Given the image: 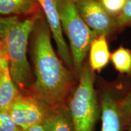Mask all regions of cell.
<instances>
[{
    "instance_id": "obj_1",
    "label": "cell",
    "mask_w": 131,
    "mask_h": 131,
    "mask_svg": "<svg viewBox=\"0 0 131 131\" xmlns=\"http://www.w3.org/2000/svg\"><path fill=\"white\" fill-rule=\"evenodd\" d=\"M32 33L35 73L33 89L36 98L49 107L65 104L76 77L54 50L51 32L44 16H37Z\"/></svg>"
},
{
    "instance_id": "obj_2",
    "label": "cell",
    "mask_w": 131,
    "mask_h": 131,
    "mask_svg": "<svg viewBox=\"0 0 131 131\" xmlns=\"http://www.w3.org/2000/svg\"><path fill=\"white\" fill-rule=\"evenodd\" d=\"M36 19L37 16L25 19H19L16 16H0L1 52L7 57L15 84L21 89L28 87L32 80L27 50Z\"/></svg>"
},
{
    "instance_id": "obj_3",
    "label": "cell",
    "mask_w": 131,
    "mask_h": 131,
    "mask_svg": "<svg viewBox=\"0 0 131 131\" xmlns=\"http://www.w3.org/2000/svg\"><path fill=\"white\" fill-rule=\"evenodd\" d=\"M96 77L87 59L68 106L73 131H94L100 117V104L95 88Z\"/></svg>"
},
{
    "instance_id": "obj_4",
    "label": "cell",
    "mask_w": 131,
    "mask_h": 131,
    "mask_svg": "<svg viewBox=\"0 0 131 131\" xmlns=\"http://www.w3.org/2000/svg\"><path fill=\"white\" fill-rule=\"evenodd\" d=\"M58 7L63 33L69 43L73 72L78 80L91 43L98 35L82 18L73 0H58Z\"/></svg>"
},
{
    "instance_id": "obj_5",
    "label": "cell",
    "mask_w": 131,
    "mask_h": 131,
    "mask_svg": "<svg viewBox=\"0 0 131 131\" xmlns=\"http://www.w3.org/2000/svg\"><path fill=\"white\" fill-rule=\"evenodd\" d=\"M122 82L120 78L115 82L106 81L96 77L98 85L101 125L100 131H126L128 122L119 107L118 92Z\"/></svg>"
},
{
    "instance_id": "obj_6",
    "label": "cell",
    "mask_w": 131,
    "mask_h": 131,
    "mask_svg": "<svg viewBox=\"0 0 131 131\" xmlns=\"http://www.w3.org/2000/svg\"><path fill=\"white\" fill-rule=\"evenodd\" d=\"M73 1L80 16L96 35H106L108 41L117 37L116 18L103 8L99 0Z\"/></svg>"
},
{
    "instance_id": "obj_7",
    "label": "cell",
    "mask_w": 131,
    "mask_h": 131,
    "mask_svg": "<svg viewBox=\"0 0 131 131\" xmlns=\"http://www.w3.org/2000/svg\"><path fill=\"white\" fill-rule=\"evenodd\" d=\"M49 107L37 98L19 94L10 106L8 112L16 126L26 129L42 124Z\"/></svg>"
},
{
    "instance_id": "obj_8",
    "label": "cell",
    "mask_w": 131,
    "mask_h": 131,
    "mask_svg": "<svg viewBox=\"0 0 131 131\" xmlns=\"http://www.w3.org/2000/svg\"><path fill=\"white\" fill-rule=\"evenodd\" d=\"M43 11L45 18L57 48V53L69 69L73 71V63L69 46L63 36L59 14L58 0H37Z\"/></svg>"
},
{
    "instance_id": "obj_9",
    "label": "cell",
    "mask_w": 131,
    "mask_h": 131,
    "mask_svg": "<svg viewBox=\"0 0 131 131\" xmlns=\"http://www.w3.org/2000/svg\"><path fill=\"white\" fill-rule=\"evenodd\" d=\"M19 95L17 86L11 76L7 57L1 52L0 58V111H8Z\"/></svg>"
},
{
    "instance_id": "obj_10",
    "label": "cell",
    "mask_w": 131,
    "mask_h": 131,
    "mask_svg": "<svg viewBox=\"0 0 131 131\" xmlns=\"http://www.w3.org/2000/svg\"><path fill=\"white\" fill-rule=\"evenodd\" d=\"M106 35L98 36L93 41L88 52V63L95 73H100L111 61V53L109 50Z\"/></svg>"
},
{
    "instance_id": "obj_11",
    "label": "cell",
    "mask_w": 131,
    "mask_h": 131,
    "mask_svg": "<svg viewBox=\"0 0 131 131\" xmlns=\"http://www.w3.org/2000/svg\"><path fill=\"white\" fill-rule=\"evenodd\" d=\"M42 125L46 131H73L68 106L49 107Z\"/></svg>"
},
{
    "instance_id": "obj_12",
    "label": "cell",
    "mask_w": 131,
    "mask_h": 131,
    "mask_svg": "<svg viewBox=\"0 0 131 131\" xmlns=\"http://www.w3.org/2000/svg\"><path fill=\"white\" fill-rule=\"evenodd\" d=\"M37 0H0V15L29 14L38 6Z\"/></svg>"
},
{
    "instance_id": "obj_13",
    "label": "cell",
    "mask_w": 131,
    "mask_h": 131,
    "mask_svg": "<svg viewBox=\"0 0 131 131\" xmlns=\"http://www.w3.org/2000/svg\"><path fill=\"white\" fill-rule=\"evenodd\" d=\"M111 61L121 75L131 76V50L121 45L111 53Z\"/></svg>"
},
{
    "instance_id": "obj_14",
    "label": "cell",
    "mask_w": 131,
    "mask_h": 131,
    "mask_svg": "<svg viewBox=\"0 0 131 131\" xmlns=\"http://www.w3.org/2000/svg\"><path fill=\"white\" fill-rule=\"evenodd\" d=\"M118 33L131 27V0H127L122 12L116 18Z\"/></svg>"
},
{
    "instance_id": "obj_15",
    "label": "cell",
    "mask_w": 131,
    "mask_h": 131,
    "mask_svg": "<svg viewBox=\"0 0 131 131\" xmlns=\"http://www.w3.org/2000/svg\"><path fill=\"white\" fill-rule=\"evenodd\" d=\"M127 0H99L100 3L107 12L117 18L122 12Z\"/></svg>"
},
{
    "instance_id": "obj_16",
    "label": "cell",
    "mask_w": 131,
    "mask_h": 131,
    "mask_svg": "<svg viewBox=\"0 0 131 131\" xmlns=\"http://www.w3.org/2000/svg\"><path fill=\"white\" fill-rule=\"evenodd\" d=\"M125 92L119 95L118 103L121 112L129 123L131 122V87L126 89Z\"/></svg>"
},
{
    "instance_id": "obj_17",
    "label": "cell",
    "mask_w": 131,
    "mask_h": 131,
    "mask_svg": "<svg viewBox=\"0 0 131 131\" xmlns=\"http://www.w3.org/2000/svg\"><path fill=\"white\" fill-rule=\"evenodd\" d=\"M8 111H0V131H19Z\"/></svg>"
},
{
    "instance_id": "obj_18",
    "label": "cell",
    "mask_w": 131,
    "mask_h": 131,
    "mask_svg": "<svg viewBox=\"0 0 131 131\" xmlns=\"http://www.w3.org/2000/svg\"><path fill=\"white\" fill-rule=\"evenodd\" d=\"M19 131H46L42 124H38V125L34 126L29 127L26 129H20Z\"/></svg>"
},
{
    "instance_id": "obj_19",
    "label": "cell",
    "mask_w": 131,
    "mask_h": 131,
    "mask_svg": "<svg viewBox=\"0 0 131 131\" xmlns=\"http://www.w3.org/2000/svg\"><path fill=\"white\" fill-rule=\"evenodd\" d=\"M126 131H131V122H130L127 124V126Z\"/></svg>"
},
{
    "instance_id": "obj_20",
    "label": "cell",
    "mask_w": 131,
    "mask_h": 131,
    "mask_svg": "<svg viewBox=\"0 0 131 131\" xmlns=\"http://www.w3.org/2000/svg\"><path fill=\"white\" fill-rule=\"evenodd\" d=\"M1 43H0V58H1Z\"/></svg>"
}]
</instances>
